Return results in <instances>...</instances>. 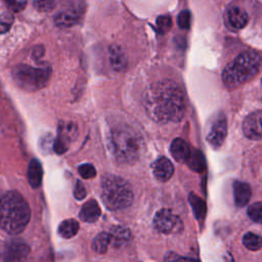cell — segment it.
<instances>
[{
	"mask_svg": "<svg viewBox=\"0 0 262 262\" xmlns=\"http://www.w3.org/2000/svg\"><path fill=\"white\" fill-rule=\"evenodd\" d=\"M110 61L115 71H123L126 68L127 61L121 48L118 46H112L110 48Z\"/></svg>",
	"mask_w": 262,
	"mask_h": 262,
	"instance_id": "20",
	"label": "cell"
},
{
	"mask_svg": "<svg viewBox=\"0 0 262 262\" xmlns=\"http://www.w3.org/2000/svg\"><path fill=\"white\" fill-rule=\"evenodd\" d=\"M261 69L262 57L255 51H245L225 67L222 80L228 88H236L252 80Z\"/></svg>",
	"mask_w": 262,
	"mask_h": 262,
	"instance_id": "4",
	"label": "cell"
},
{
	"mask_svg": "<svg viewBox=\"0 0 262 262\" xmlns=\"http://www.w3.org/2000/svg\"><path fill=\"white\" fill-rule=\"evenodd\" d=\"M11 75L18 87L27 91H36L48 83L51 69L49 66L35 68L29 64H18L13 68Z\"/></svg>",
	"mask_w": 262,
	"mask_h": 262,
	"instance_id": "6",
	"label": "cell"
},
{
	"mask_svg": "<svg viewBox=\"0 0 262 262\" xmlns=\"http://www.w3.org/2000/svg\"><path fill=\"white\" fill-rule=\"evenodd\" d=\"M110 244L116 248L125 246L131 238L130 230L127 227L116 225L113 226L108 232Z\"/></svg>",
	"mask_w": 262,
	"mask_h": 262,
	"instance_id": "14",
	"label": "cell"
},
{
	"mask_svg": "<svg viewBox=\"0 0 262 262\" xmlns=\"http://www.w3.org/2000/svg\"><path fill=\"white\" fill-rule=\"evenodd\" d=\"M79 231V222L75 219H66L58 226V233L63 238H71Z\"/></svg>",
	"mask_w": 262,
	"mask_h": 262,
	"instance_id": "21",
	"label": "cell"
},
{
	"mask_svg": "<svg viewBox=\"0 0 262 262\" xmlns=\"http://www.w3.org/2000/svg\"><path fill=\"white\" fill-rule=\"evenodd\" d=\"M78 171H79V174L81 175V177L84 179H91V178L95 177V175H96V170H95L94 166L91 164H88V163L81 165L78 168Z\"/></svg>",
	"mask_w": 262,
	"mask_h": 262,
	"instance_id": "29",
	"label": "cell"
},
{
	"mask_svg": "<svg viewBox=\"0 0 262 262\" xmlns=\"http://www.w3.org/2000/svg\"><path fill=\"white\" fill-rule=\"evenodd\" d=\"M13 20L14 17L11 12H4L0 14V34L7 33L10 30Z\"/></svg>",
	"mask_w": 262,
	"mask_h": 262,
	"instance_id": "27",
	"label": "cell"
},
{
	"mask_svg": "<svg viewBox=\"0 0 262 262\" xmlns=\"http://www.w3.org/2000/svg\"><path fill=\"white\" fill-rule=\"evenodd\" d=\"M30 252V248L26 243L14 241L9 243L5 249V260L8 261H15L21 260L28 256Z\"/></svg>",
	"mask_w": 262,
	"mask_h": 262,
	"instance_id": "13",
	"label": "cell"
},
{
	"mask_svg": "<svg viewBox=\"0 0 262 262\" xmlns=\"http://www.w3.org/2000/svg\"><path fill=\"white\" fill-rule=\"evenodd\" d=\"M233 193H234V202L237 207H245L248 205L252 190L248 183L242 181H235L233 183Z\"/></svg>",
	"mask_w": 262,
	"mask_h": 262,
	"instance_id": "15",
	"label": "cell"
},
{
	"mask_svg": "<svg viewBox=\"0 0 262 262\" xmlns=\"http://www.w3.org/2000/svg\"><path fill=\"white\" fill-rule=\"evenodd\" d=\"M190 12L188 10H182L178 15V26L183 30H187L190 27Z\"/></svg>",
	"mask_w": 262,
	"mask_h": 262,
	"instance_id": "32",
	"label": "cell"
},
{
	"mask_svg": "<svg viewBox=\"0 0 262 262\" xmlns=\"http://www.w3.org/2000/svg\"><path fill=\"white\" fill-rule=\"evenodd\" d=\"M5 2L12 12H20L27 6V0H5Z\"/></svg>",
	"mask_w": 262,
	"mask_h": 262,
	"instance_id": "31",
	"label": "cell"
},
{
	"mask_svg": "<svg viewBox=\"0 0 262 262\" xmlns=\"http://www.w3.org/2000/svg\"><path fill=\"white\" fill-rule=\"evenodd\" d=\"M248 216L252 221L262 223V202L253 203L248 208Z\"/></svg>",
	"mask_w": 262,
	"mask_h": 262,
	"instance_id": "26",
	"label": "cell"
},
{
	"mask_svg": "<svg viewBox=\"0 0 262 262\" xmlns=\"http://www.w3.org/2000/svg\"><path fill=\"white\" fill-rule=\"evenodd\" d=\"M108 246H110L108 232L98 233L92 242V248L98 254H104L107 251Z\"/></svg>",
	"mask_w": 262,
	"mask_h": 262,
	"instance_id": "23",
	"label": "cell"
},
{
	"mask_svg": "<svg viewBox=\"0 0 262 262\" xmlns=\"http://www.w3.org/2000/svg\"><path fill=\"white\" fill-rule=\"evenodd\" d=\"M100 208L95 200L87 201L80 210V218L85 222H95L100 216Z\"/></svg>",
	"mask_w": 262,
	"mask_h": 262,
	"instance_id": "16",
	"label": "cell"
},
{
	"mask_svg": "<svg viewBox=\"0 0 262 262\" xmlns=\"http://www.w3.org/2000/svg\"><path fill=\"white\" fill-rule=\"evenodd\" d=\"M78 135V127L75 123H61L58 127V135L53 141V149L56 154L61 155L67 151L69 144L75 140Z\"/></svg>",
	"mask_w": 262,
	"mask_h": 262,
	"instance_id": "8",
	"label": "cell"
},
{
	"mask_svg": "<svg viewBox=\"0 0 262 262\" xmlns=\"http://www.w3.org/2000/svg\"><path fill=\"white\" fill-rule=\"evenodd\" d=\"M86 194H87V192H86L85 186L83 185V183L80 180H78L76 182V185H75V188H74V195H75V198L77 200L81 201V200H83L86 196Z\"/></svg>",
	"mask_w": 262,
	"mask_h": 262,
	"instance_id": "34",
	"label": "cell"
},
{
	"mask_svg": "<svg viewBox=\"0 0 262 262\" xmlns=\"http://www.w3.org/2000/svg\"><path fill=\"white\" fill-rule=\"evenodd\" d=\"M244 134L253 140L262 139V110L251 113L243 123Z\"/></svg>",
	"mask_w": 262,
	"mask_h": 262,
	"instance_id": "10",
	"label": "cell"
},
{
	"mask_svg": "<svg viewBox=\"0 0 262 262\" xmlns=\"http://www.w3.org/2000/svg\"><path fill=\"white\" fill-rule=\"evenodd\" d=\"M185 163L195 172H202L205 169V159L203 154L198 149H190V154Z\"/></svg>",
	"mask_w": 262,
	"mask_h": 262,
	"instance_id": "22",
	"label": "cell"
},
{
	"mask_svg": "<svg viewBox=\"0 0 262 262\" xmlns=\"http://www.w3.org/2000/svg\"><path fill=\"white\" fill-rule=\"evenodd\" d=\"M34 7L41 12H48L55 7L54 0H34Z\"/></svg>",
	"mask_w": 262,
	"mask_h": 262,
	"instance_id": "28",
	"label": "cell"
},
{
	"mask_svg": "<svg viewBox=\"0 0 262 262\" xmlns=\"http://www.w3.org/2000/svg\"><path fill=\"white\" fill-rule=\"evenodd\" d=\"M44 54V47L42 45H37L34 47L33 49V52H32V55L35 59H39L43 56Z\"/></svg>",
	"mask_w": 262,
	"mask_h": 262,
	"instance_id": "35",
	"label": "cell"
},
{
	"mask_svg": "<svg viewBox=\"0 0 262 262\" xmlns=\"http://www.w3.org/2000/svg\"><path fill=\"white\" fill-rule=\"evenodd\" d=\"M155 227L162 233L175 234L183 229L181 218L170 209L158 211L154 218Z\"/></svg>",
	"mask_w": 262,
	"mask_h": 262,
	"instance_id": "7",
	"label": "cell"
},
{
	"mask_svg": "<svg viewBox=\"0 0 262 262\" xmlns=\"http://www.w3.org/2000/svg\"><path fill=\"white\" fill-rule=\"evenodd\" d=\"M226 133H227L226 118L223 115H219L210 127V130L207 135V140L214 147H219L222 145L226 137Z\"/></svg>",
	"mask_w": 262,
	"mask_h": 262,
	"instance_id": "11",
	"label": "cell"
},
{
	"mask_svg": "<svg viewBox=\"0 0 262 262\" xmlns=\"http://www.w3.org/2000/svg\"><path fill=\"white\" fill-rule=\"evenodd\" d=\"M227 18L230 26L234 29H243L246 27L249 20L248 13L241 7L234 6L228 10Z\"/></svg>",
	"mask_w": 262,
	"mask_h": 262,
	"instance_id": "18",
	"label": "cell"
},
{
	"mask_svg": "<svg viewBox=\"0 0 262 262\" xmlns=\"http://www.w3.org/2000/svg\"><path fill=\"white\" fill-rule=\"evenodd\" d=\"M152 172L159 181L165 182L172 177L174 173V167L167 158L162 157L152 164Z\"/></svg>",
	"mask_w": 262,
	"mask_h": 262,
	"instance_id": "12",
	"label": "cell"
},
{
	"mask_svg": "<svg viewBox=\"0 0 262 262\" xmlns=\"http://www.w3.org/2000/svg\"><path fill=\"white\" fill-rule=\"evenodd\" d=\"M172 26V19L169 15H161L157 19V27L160 31V33H166L170 30Z\"/></svg>",
	"mask_w": 262,
	"mask_h": 262,
	"instance_id": "30",
	"label": "cell"
},
{
	"mask_svg": "<svg viewBox=\"0 0 262 262\" xmlns=\"http://www.w3.org/2000/svg\"><path fill=\"white\" fill-rule=\"evenodd\" d=\"M244 246L251 251H257L262 247V237L256 233L248 232L243 237Z\"/></svg>",
	"mask_w": 262,
	"mask_h": 262,
	"instance_id": "25",
	"label": "cell"
},
{
	"mask_svg": "<svg viewBox=\"0 0 262 262\" xmlns=\"http://www.w3.org/2000/svg\"><path fill=\"white\" fill-rule=\"evenodd\" d=\"M31 210L28 202L17 191L0 193V228L9 234L20 233L28 225Z\"/></svg>",
	"mask_w": 262,
	"mask_h": 262,
	"instance_id": "2",
	"label": "cell"
},
{
	"mask_svg": "<svg viewBox=\"0 0 262 262\" xmlns=\"http://www.w3.org/2000/svg\"><path fill=\"white\" fill-rule=\"evenodd\" d=\"M188 199H189V203L191 205V208L194 212L195 217L199 220H202L204 218L205 214H206V204H205V202L194 193H190Z\"/></svg>",
	"mask_w": 262,
	"mask_h": 262,
	"instance_id": "24",
	"label": "cell"
},
{
	"mask_svg": "<svg viewBox=\"0 0 262 262\" xmlns=\"http://www.w3.org/2000/svg\"><path fill=\"white\" fill-rule=\"evenodd\" d=\"M170 151L176 161H178L180 163H184V162H186V160L190 154V148L184 139L176 138L171 143Z\"/></svg>",
	"mask_w": 262,
	"mask_h": 262,
	"instance_id": "17",
	"label": "cell"
},
{
	"mask_svg": "<svg viewBox=\"0 0 262 262\" xmlns=\"http://www.w3.org/2000/svg\"><path fill=\"white\" fill-rule=\"evenodd\" d=\"M149 116L159 122H177L185 111L184 94L172 82H164L152 88L145 103Z\"/></svg>",
	"mask_w": 262,
	"mask_h": 262,
	"instance_id": "1",
	"label": "cell"
},
{
	"mask_svg": "<svg viewBox=\"0 0 262 262\" xmlns=\"http://www.w3.org/2000/svg\"><path fill=\"white\" fill-rule=\"evenodd\" d=\"M43 169L37 159L31 160L28 168V181L33 188H38L42 183Z\"/></svg>",
	"mask_w": 262,
	"mask_h": 262,
	"instance_id": "19",
	"label": "cell"
},
{
	"mask_svg": "<svg viewBox=\"0 0 262 262\" xmlns=\"http://www.w3.org/2000/svg\"><path fill=\"white\" fill-rule=\"evenodd\" d=\"M53 141L51 134H46L40 138V149L44 152H50V149L53 148Z\"/></svg>",
	"mask_w": 262,
	"mask_h": 262,
	"instance_id": "33",
	"label": "cell"
},
{
	"mask_svg": "<svg viewBox=\"0 0 262 262\" xmlns=\"http://www.w3.org/2000/svg\"><path fill=\"white\" fill-rule=\"evenodd\" d=\"M101 196L104 205L111 210H122L133 202L130 184L122 177L107 175L101 183Z\"/></svg>",
	"mask_w": 262,
	"mask_h": 262,
	"instance_id": "5",
	"label": "cell"
},
{
	"mask_svg": "<svg viewBox=\"0 0 262 262\" xmlns=\"http://www.w3.org/2000/svg\"><path fill=\"white\" fill-rule=\"evenodd\" d=\"M110 146L116 160L125 164L136 162L144 147L141 135L129 126H119L112 131Z\"/></svg>",
	"mask_w": 262,
	"mask_h": 262,
	"instance_id": "3",
	"label": "cell"
},
{
	"mask_svg": "<svg viewBox=\"0 0 262 262\" xmlns=\"http://www.w3.org/2000/svg\"><path fill=\"white\" fill-rule=\"evenodd\" d=\"M82 14L83 4L74 2L55 14L54 24L59 28H70L79 21Z\"/></svg>",
	"mask_w": 262,
	"mask_h": 262,
	"instance_id": "9",
	"label": "cell"
}]
</instances>
